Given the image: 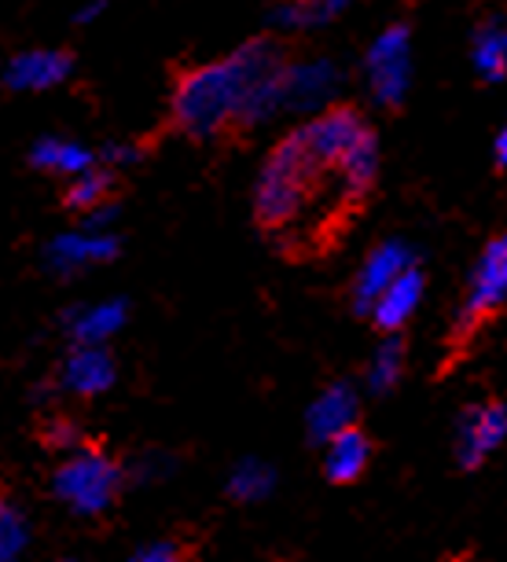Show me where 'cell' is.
Returning <instances> with one entry per match:
<instances>
[{"label":"cell","mask_w":507,"mask_h":562,"mask_svg":"<svg viewBox=\"0 0 507 562\" xmlns=\"http://www.w3.org/2000/svg\"><path fill=\"white\" fill-rule=\"evenodd\" d=\"M125 324V302H100L70 316V335L78 346H103Z\"/></svg>","instance_id":"obj_14"},{"label":"cell","mask_w":507,"mask_h":562,"mask_svg":"<svg viewBox=\"0 0 507 562\" xmlns=\"http://www.w3.org/2000/svg\"><path fill=\"white\" fill-rule=\"evenodd\" d=\"M350 0H298L294 8L283 12L288 23H324V19H335Z\"/></svg>","instance_id":"obj_22"},{"label":"cell","mask_w":507,"mask_h":562,"mask_svg":"<svg viewBox=\"0 0 507 562\" xmlns=\"http://www.w3.org/2000/svg\"><path fill=\"white\" fill-rule=\"evenodd\" d=\"M368 463H372V438L353 423L327 445V479L335 485H353L368 471Z\"/></svg>","instance_id":"obj_11"},{"label":"cell","mask_w":507,"mask_h":562,"mask_svg":"<svg viewBox=\"0 0 507 562\" xmlns=\"http://www.w3.org/2000/svg\"><path fill=\"white\" fill-rule=\"evenodd\" d=\"M401 364H405V342L394 338V342H386L383 349H379V357H375V364H372V386L379 390V394L397 383Z\"/></svg>","instance_id":"obj_20"},{"label":"cell","mask_w":507,"mask_h":562,"mask_svg":"<svg viewBox=\"0 0 507 562\" xmlns=\"http://www.w3.org/2000/svg\"><path fill=\"white\" fill-rule=\"evenodd\" d=\"M30 544V522L26 512L12 501L8 493H0V562H15Z\"/></svg>","instance_id":"obj_18"},{"label":"cell","mask_w":507,"mask_h":562,"mask_svg":"<svg viewBox=\"0 0 507 562\" xmlns=\"http://www.w3.org/2000/svg\"><path fill=\"white\" fill-rule=\"evenodd\" d=\"M449 562H471L467 555H457V559H449Z\"/></svg>","instance_id":"obj_25"},{"label":"cell","mask_w":507,"mask_h":562,"mask_svg":"<svg viewBox=\"0 0 507 562\" xmlns=\"http://www.w3.org/2000/svg\"><path fill=\"white\" fill-rule=\"evenodd\" d=\"M419 294H422V276H419L416 265H412V269L401 272L397 280L390 283L383 294H379L372 310H368L379 331H397V327L405 324L412 313H416Z\"/></svg>","instance_id":"obj_12"},{"label":"cell","mask_w":507,"mask_h":562,"mask_svg":"<svg viewBox=\"0 0 507 562\" xmlns=\"http://www.w3.org/2000/svg\"><path fill=\"white\" fill-rule=\"evenodd\" d=\"M353 419V394L346 386H335L313 405V416H309V427H313V438L320 441H331L338 430H346Z\"/></svg>","instance_id":"obj_15"},{"label":"cell","mask_w":507,"mask_h":562,"mask_svg":"<svg viewBox=\"0 0 507 562\" xmlns=\"http://www.w3.org/2000/svg\"><path fill=\"white\" fill-rule=\"evenodd\" d=\"M114 383V360L103 346H78L63 364V390L78 397H97Z\"/></svg>","instance_id":"obj_10"},{"label":"cell","mask_w":507,"mask_h":562,"mask_svg":"<svg viewBox=\"0 0 507 562\" xmlns=\"http://www.w3.org/2000/svg\"><path fill=\"white\" fill-rule=\"evenodd\" d=\"M100 12H103V0H89V4L78 8V15H74V19H78V23H92Z\"/></svg>","instance_id":"obj_23"},{"label":"cell","mask_w":507,"mask_h":562,"mask_svg":"<svg viewBox=\"0 0 507 562\" xmlns=\"http://www.w3.org/2000/svg\"><path fill=\"white\" fill-rule=\"evenodd\" d=\"M59 562H74V559H59Z\"/></svg>","instance_id":"obj_26"},{"label":"cell","mask_w":507,"mask_h":562,"mask_svg":"<svg viewBox=\"0 0 507 562\" xmlns=\"http://www.w3.org/2000/svg\"><path fill=\"white\" fill-rule=\"evenodd\" d=\"M368 74L379 103H401L412 74V41L405 26H390L368 48Z\"/></svg>","instance_id":"obj_5"},{"label":"cell","mask_w":507,"mask_h":562,"mask_svg":"<svg viewBox=\"0 0 507 562\" xmlns=\"http://www.w3.org/2000/svg\"><path fill=\"white\" fill-rule=\"evenodd\" d=\"M129 562H199V544L195 537H169L140 548Z\"/></svg>","instance_id":"obj_19"},{"label":"cell","mask_w":507,"mask_h":562,"mask_svg":"<svg viewBox=\"0 0 507 562\" xmlns=\"http://www.w3.org/2000/svg\"><path fill=\"white\" fill-rule=\"evenodd\" d=\"M277 562H283V559H277Z\"/></svg>","instance_id":"obj_27"},{"label":"cell","mask_w":507,"mask_h":562,"mask_svg":"<svg viewBox=\"0 0 507 562\" xmlns=\"http://www.w3.org/2000/svg\"><path fill=\"white\" fill-rule=\"evenodd\" d=\"M111 188H114L111 169L92 166V169H84V173L70 177V188H67V206H70V210H81V214H92V210L108 206Z\"/></svg>","instance_id":"obj_17"},{"label":"cell","mask_w":507,"mask_h":562,"mask_svg":"<svg viewBox=\"0 0 507 562\" xmlns=\"http://www.w3.org/2000/svg\"><path fill=\"white\" fill-rule=\"evenodd\" d=\"M507 434V408L500 401H482V405H471L463 412L460 419V467L463 471H474V467L485 463V456H489L496 445L504 441Z\"/></svg>","instance_id":"obj_6"},{"label":"cell","mask_w":507,"mask_h":562,"mask_svg":"<svg viewBox=\"0 0 507 562\" xmlns=\"http://www.w3.org/2000/svg\"><path fill=\"white\" fill-rule=\"evenodd\" d=\"M30 162L37 169H45V173H59V177H78L84 169L97 166V155L89 151L84 144L78 140H63V136H45V140L34 144V151H30Z\"/></svg>","instance_id":"obj_13"},{"label":"cell","mask_w":507,"mask_h":562,"mask_svg":"<svg viewBox=\"0 0 507 562\" xmlns=\"http://www.w3.org/2000/svg\"><path fill=\"white\" fill-rule=\"evenodd\" d=\"M504 310H507V236H496L482 250L478 269L471 276L467 302H463V310L457 316V327L449 331V357L441 371L457 368L471 353V342L485 331V324H493Z\"/></svg>","instance_id":"obj_3"},{"label":"cell","mask_w":507,"mask_h":562,"mask_svg":"<svg viewBox=\"0 0 507 562\" xmlns=\"http://www.w3.org/2000/svg\"><path fill=\"white\" fill-rule=\"evenodd\" d=\"M74 59L59 48H30L4 67V85L15 92H45L70 78Z\"/></svg>","instance_id":"obj_7"},{"label":"cell","mask_w":507,"mask_h":562,"mask_svg":"<svg viewBox=\"0 0 507 562\" xmlns=\"http://www.w3.org/2000/svg\"><path fill=\"white\" fill-rule=\"evenodd\" d=\"M288 63L269 41H250L232 56L188 70L173 89V125L206 140L228 125H258L288 108Z\"/></svg>","instance_id":"obj_2"},{"label":"cell","mask_w":507,"mask_h":562,"mask_svg":"<svg viewBox=\"0 0 507 562\" xmlns=\"http://www.w3.org/2000/svg\"><path fill=\"white\" fill-rule=\"evenodd\" d=\"M52 490L74 515L97 518L108 512L122 490V467L108 449L84 441L81 449L67 452V460L56 467Z\"/></svg>","instance_id":"obj_4"},{"label":"cell","mask_w":507,"mask_h":562,"mask_svg":"<svg viewBox=\"0 0 507 562\" xmlns=\"http://www.w3.org/2000/svg\"><path fill=\"white\" fill-rule=\"evenodd\" d=\"M379 173L375 133L353 108H331L269 151L254 221L291 254L327 247L368 203Z\"/></svg>","instance_id":"obj_1"},{"label":"cell","mask_w":507,"mask_h":562,"mask_svg":"<svg viewBox=\"0 0 507 562\" xmlns=\"http://www.w3.org/2000/svg\"><path fill=\"white\" fill-rule=\"evenodd\" d=\"M493 151H496V162L507 166V130L496 136V144H493Z\"/></svg>","instance_id":"obj_24"},{"label":"cell","mask_w":507,"mask_h":562,"mask_svg":"<svg viewBox=\"0 0 507 562\" xmlns=\"http://www.w3.org/2000/svg\"><path fill=\"white\" fill-rule=\"evenodd\" d=\"M41 441H45L48 449H56V452H74V449H81V445H84V434H81L78 423H70L63 416H52L45 427H41Z\"/></svg>","instance_id":"obj_21"},{"label":"cell","mask_w":507,"mask_h":562,"mask_svg":"<svg viewBox=\"0 0 507 562\" xmlns=\"http://www.w3.org/2000/svg\"><path fill=\"white\" fill-rule=\"evenodd\" d=\"M114 254H119V239H114L111 232L81 228V232H63V236L52 239L45 250V261H48V269L70 276V272L89 269V265L111 261Z\"/></svg>","instance_id":"obj_8"},{"label":"cell","mask_w":507,"mask_h":562,"mask_svg":"<svg viewBox=\"0 0 507 562\" xmlns=\"http://www.w3.org/2000/svg\"><path fill=\"white\" fill-rule=\"evenodd\" d=\"M474 70L485 81H500L507 74V26L504 23H485L474 34Z\"/></svg>","instance_id":"obj_16"},{"label":"cell","mask_w":507,"mask_h":562,"mask_svg":"<svg viewBox=\"0 0 507 562\" xmlns=\"http://www.w3.org/2000/svg\"><path fill=\"white\" fill-rule=\"evenodd\" d=\"M405 269H412V250L405 243H383V247H375L368 254L361 276H357V310L361 313L372 310L379 294H383Z\"/></svg>","instance_id":"obj_9"}]
</instances>
